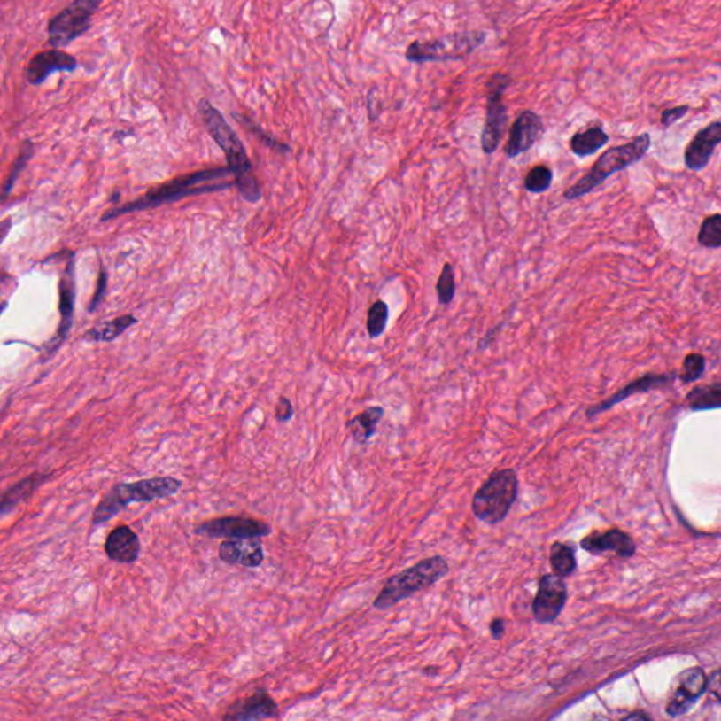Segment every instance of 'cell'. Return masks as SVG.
I'll list each match as a JSON object with an SVG mask.
<instances>
[{
  "instance_id": "25",
  "label": "cell",
  "mask_w": 721,
  "mask_h": 721,
  "mask_svg": "<svg viewBox=\"0 0 721 721\" xmlns=\"http://www.w3.org/2000/svg\"><path fill=\"white\" fill-rule=\"evenodd\" d=\"M686 403L694 412L721 409V382L694 386L686 395Z\"/></svg>"
},
{
  "instance_id": "39",
  "label": "cell",
  "mask_w": 721,
  "mask_h": 721,
  "mask_svg": "<svg viewBox=\"0 0 721 721\" xmlns=\"http://www.w3.org/2000/svg\"><path fill=\"white\" fill-rule=\"evenodd\" d=\"M708 689L721 702V668L708 678Z\"/></svg>"
},
{
  "instance_id": "9",
  "label": "cell",
  "mask_w": 721,
  "mask_h": 721,
  "mask_svg": "<svg viewBox=\"0 0 721 721\" xmlns=\"http://www.w3.org/2000/svg\"><path fill=\"white\" fill-rule=\"evenodd\" d=\"M512 76L505 73H496L489 80L486 120L481 136V147L485 154H493L498 150L508 128V113L503 95L512 85Z\"/></svg>"
},
{
  "instance_id": "18",
  "label": "cell",
  "mask_w": 721,
  "mask_h": 721,
  "mask_svg": "<svg viewBox=\"0 0 721 721\" xmlns=\"http://www.w3.org/2000/svg\"><path fill=\"white\" fill-rule=\"evenodd\" d=\"M278 704L272 699L271 694L265 691H257L250 696L234 702L231 704L224 720H267V718L278 717Z\"/></svg>"
},
{
  "instance_id": "1",
  "label": "cell",
  "mask_w": 721,
  "mask_h": 721,
  "mask_svg": "<svg viewBox=\"0 0 721 721\" xmlns=\"http://www.w3.org/2000/svg\"><path fill=\"white\" fill-rule=\"evenodd\" d=\"M198 112L209 131L210 137L223 150L231 174L236 176L238 192L247 202L257 203L261 199V190L252 174V164L248 159L243 141L230 124L227 123L221 112L207 99H200Z\"/></svg>"
},
{
  "instance_id": "26",
  "label": "cell",
  "mask_w": 721,
  "mask_h": 721,
  "mask_svg": "<svg viewBox=\"0 0 721 721\" xmlns=\"http://www.w3.org/2000/svg\"><path fill=\"white\" fill-rule=\"evenodd\" d=\"M136 323H137V319L131 316V314L117 317V319L111 320V322H106L99 329H92V330L88 331L83 337V340L93 341V343H97V341L109 343V341L116 340L117 337H120L124 331Z\"/></svg>"
},
{
  "instance_id": "4",
  "label": "cell",
  "mask_w": 721,
  "mask_h": 721,
  "mask_svg": "<svg viewBox=\"0 0 721 721\" xmlns=\"http://www.w3.org/2000/svg\"><path fill=\"white\" fill-rule=\"evenodd\" d=\"M649 148H651L649 133H642L625 144L609 148L608 151L603 152L598 161L594 162L586 175L582 176L575 185L563 192V198L567 200L584 198L585 195L591 193L592 190L605 182L606 179L610 178L616 172L623 171V169L634 166L636 162L641 161L649 151Z\"/></svg>"
},
{
  "instance_id": "33",
  "label": "cell",
  "mask_w": 721,
  "mask_h": 721,
  "mask_svg": "<svg viewBox=\"0 0 721 721\" xmlns=\"http://www.w3.org/2000/svg\"><path fill=\"white\" fill-rule=\"evenodd\" d=\"M706 369V360L701 354H687L678 375L682 384H692L701 378Z\"/></svg>"
},
{
  "instance_id": "29",
  "label": "cell",
  "mask_w": 721,
  "mask_h": 721,
  "mask_svg": "<svg viewBox=\"0 0 721 721\" xmlns=\"http://www.w3.org/2000/svg\"><path fill=\"white\" fill-rule=\"evenodd\" d=\"M697 243L702 247H721V214L716 213L706 217L697 234Z\"/></svg>"
},
{
  "instance_id": "13",
  "label": "cell",
  "mask_w": 721,
  "mask_h": 721,
  "mask_svg": "<svg viewBox=\"0 0 721 721\" xmlns=\"http://www.w3.org/2000/svg\"><path fill=\"white\" fill-rule=\"evenodd\" d=\"M708 689V678L697 666L684 671L678 677L677 687L671 696L666 711L672 717L682 716L696 703L697 699Z\"/></svg>"
},
{
  "instance_id": "16",
  "label": "cell",
  "mask_w": 721,
  "mask_h": 721,
  "mask_svg": "<svg viewBox=\"0 0 721 721\" xmlns=\"http://www.w3.org/2000/svg\"><path fill=\"white\" fill-rule=\"evenodd\" d=\"M678 375H679L678 371L663 372V374L648 372V374L642 375V376L637 378L636 381L630 382L629 385H625L624 388L616 392L615 395H611L610 398L606 399V400L599 403V405L589 407L586 412L587 417H593L599 415V413L606 412V410L610 409L613 406L620 402H624L625 399L636 395V393H644V392L654 391V389H663L666 388V386L672 385L673 381L678 378Z\"/></svg>"
},
{
  "instance_id": "34",
  "label": "cell",
  "mask_w": 721,
  "mask_h": 721,
  "mask_svg": "<svg viewBox=\"0 0 721 721\" xmlns=\"http://www.w3.org/2000/svg\"><path fill=\"white\" fill-rule=\"evenodd\" d=\"M240 120L243 121V124H244L245 128H250L251 131H252V133H255L258 138L261 137V140L264 141L265 144L268 145V147L274 148V150H276V151L279 152L291 151V148H289V145L283 144V143L275 140V138H272L271 136L265 135L264 131H262L261 128H258V126H255L254 123H251V121L248 120V119H244V117H240Z\"/></svg>"
},
{
  "instance_id": "2",
  "label": "cell",
  "mask_w": 721,
  "mask_h": 721,
  "mask_svg": "<svg viewBox=\"0 0 721 721\" xmlns=\"http://www.w3.org/2000/svg\"><path fill=\"white\" fill-rule=\"evenodd\" d=\"M230 168L227 167V168L202 169V171L192 172V174H188V175L178 176V178L172 179L169 182L162 183V185L157 186L154 190H148L145 195L141 196V198H138L135 202L128 203V205H124V206L113 207V209L107 210L106 213L100 217V221H113L116 217L123 216V214L135 213V212H141V210L154 209V207L162 206V205H167V203L183 199L186 196L205 195V193L227 190V188H231L234 183L210 182H213L216 179L230 175Z\"/></svg>"
},
{
  "instance_id": "36",
  "label": "cell",
  "mask_w": 721,
  "mask_h": 721,
  "mask_svg": "<svg viewBox=\"0 0 721 721\" xmlns=\"http://www.w3.org/2000/svg\"><path fill=\"white\" fill-rule=\"evenodd\" d=\"M106 286H107V275L106 271H105L104 267H100L99 269V278H97V291L93 293L92 300H90L89 307H88V312H95L97 309V306L102 303L104 300L105 292H106Z\"/></svg>"
},
{
  "instance_id": "3",
  "label": "cell",
  "mask_w": 721,
  "mask_h": 721,
  "mask_svg": "<svg viewBox=\"0 0 721 721\" xmlns=\"http://www.w3.org/2000/svg\"><path fill=\"white\" fill-rule=\"evenodd\" d=\"M182 481L174 477H154L136 482L114 485L93 510L92 524L100 526L128 508L131 503H151L178 493Z\"/></svg>"
},
{
  "instance_id": "38",
  "label": "cell",
  "mask_w": 721,
  "mask_h": 721,
  "mask_svg": "<svg viewBox=\"0 0 721 721\" xmlns=\"http://www.w3.org/2000/svg\"><path fill=\"white\" fill-rule=\"evenodd\" d=\"M506 322L508 320H503V323H499L495 329H492V330L488 331V334L482 338L479 343H477V350L485 351L486 348L491 347V344L496 340V337L499 336L501 330H503V327H505Z\"/></svg>"
},
{
  "instance_id": "27",
  "label": "cell",
  "mask_w": 721,
  "mask_h": 721,
  "mask_svg": "<svg viewBox=\"0 0 721 721\" xmlns=\"http://www.w3.org/2000/svg\"><path fill=\"white\" fill-rule=\"evenodd\" d=\"M550 563L554 574L558 577L565 578L574 574L577 570V556H575L574 548L568 544L555 541L551 546Z\"/></svg>"
},
{
  "instance_id": "5",
  "label": "cell",
  "mask_w": 721,
  "mask_h": 721,
  "mask_svg": "<svg viewBox=\"0 0 721 721\" xmlns=\"http://www.w3.org/2000/svg\"><path fill=\"white\" fill-rule=\"evenodd\" d=\"M448 570L450 567L444 556H430L420 561L415 567L389 578L385 586L382 587V591L375 598L374 608L378 610L392 608L399 601L410 598L412 594L433 586L448 574Z\"/></svg>"
},
{
  "instance_id": "30",
  "label": "cell",
  "mask_w": 721,
  "mask_h": 721,
  "mask_svg": "<svg viewBox=\"0 0 721 721\" xmlns=\"http://www.w3.org/2000/svg\"><path fill=\"white\" fill-rule=\"evenodd\" d=\"M33 154H35V144H33L31 141H25L23 145H21L20 154L18 155V159H14L13 164H12L11 172H9V176H7L6 182H4V199H7V196H9V193L13 190L14 183H16L21 172H23V169L27 166V162L30 161Z\"/></svg>"
},
{
  "instance_id": "40",
  "label": "cell",
  "mask_w": 721,
  "mask_h": 721,
  "mask_svg": "<svg viewBox=\"0 0 721 721\" xmlns=\"http://www.w3.org/2000/svg\"><path fill=\"white\" fill-rule=\"evenodd\" d=\"M491 629L492 637L493 640H501L505 636V620L503 618H495L489 625Z\"/></svg>"
},
{
  "instance_id": "24",
  "label": "cell",
  "mask_w": 721,
  "mask_h": 721,
  "mask_svg": "<svg viewBox=\"0 0 721 721\" xmlns=\"http://www.w3.org/2000/svg\"><path fill=\"white\" fill-rule=\"evenodd\" d=\"M385 415V410L381 406H372L357 416L348 420L347 429L351 431V436L358 444L367 443L372 436L376 434L379 422Z\"/></svg>"
},
{
  "instance_id": "6",
  "label": "cell",
  "mask_w": 721,
  "mask_h": 721,
  "mask_svg": "<svg viewBox=\"0 0 721 721\" xmlns=\"http://www.w3.org/2000/svg\"><path fill=\"white\" fill-rule=\"evenodd\" d=\"M519 495V479L510 468L489 475L472 499L475 517L488 524H498L510 512Z\"/></svg>"
},
{
  "instance_id": "8",
  "label": "cell",
  "mask_w": 721,
  "mask_h": 721,
  "mask_svg": "<svg viewBox=\"0 0 721 721\" xmlns=\"http://www.w3.org/2000/svg\"><path fill=\"white\" fill-rule=\"evenodd\" d=\"M99 7L100 0H73L64 7L47 26L49 44L52 49L66 47L88 33Z\"/></svg>"
},
{
  "instance_id": "10",
  "label": "cell",
  "mask_w": 721,
  "mask_h": 721,
  "mask_svg": "<svg viewBox=\"0 0 721 721\" xmlns=\"http://www.w3.org/2000/svg\"><path fill=\"white\" fill-rule=\"evenodd\" d=\"M271 531L268 523L245 516H224L195 527V534L210 539H262L269 536Z\"/></svg>"
},
{
  "instance_id": "7",
  "label": "cell",
  "mask_w": 721,
  "mask_h": 721,
  "mask_svg": "<svg viewBox=\"0 0 721 721\" xmlns=\"http://www.w3.org/2000/svg\"><path fill=\"white\" fill-rule=\"evenodd\" d=\"M486 37L485 31L471 30L433 40H417L406 50V59L415 64L464 59L477 51L486 42Z\"/></svg>"
},
{
  "instance_id": "11",
  "label": "cell",
  "mask_w": 721,
  "mask_h": 721,
  "mask_svg": "<svg viewBox=\"0 0 721 721\" xmlns=\"http://www.w3.org/2000/svg\"><path fill=\"white\" fill-rule=\"evenodd\" d=\"M75 265H74V252H69L68 261H66V271L59 281V322L56 336L52 337L50 343L45 345L43 360H50L57 351L61 348L62 344L68 338L69 331L73 327L74 309H75Z\"/></svg>"
},
{
  "instance_id": "41",
  "label": "cell",
  "mask_w": 721,
  "mask_h": 721,
  "mask_svg": "<svg viewBox=\"0 0 721 721\" xmlns=\"http://www.w3.org/2000/svg\"><path fill=\"white\" fill-rule=\"evenodd\" d=\"M627 720H634V718H642V720H647L648 716L644 715V713H637V715L629 716V717H625Z\"/></svg>"
},
{
  "instance_id": "19",
  "label": "cell",
  "mask_w": 721,
  "mask_h": 721,
  "mask_svg": "<svg viewBox=\"0 0 721 721\" xmlns=\"http://www.w3.org/2000/svg\"><path fill=\"white\" fill-rule=\"evenodd\" d=\"M219 558L230 565L245 568L261 567L264 547L260 539H240L223 541L219 547Z\"/></svg>"
},
{
  "instance_id": "21",
  "label": "cell",
  "mask_w": 721,
  "mask_h": 721,
  "mask_svg": "<svg viewBox=\"0 0 721 721\" xmlns=\"http://www.w3.org/2000/svg\"><path fill=\"white\" fill-rule=\"evenodd\" d=\"M581 547L587 553L603 554L611 551L624 558L636 553V544L632 541V537L617 529L605 532H592L591 536L582 539Z\"/></svg>"
},
{
  "instance_id": "14",
  "label": "cell",
  "mask_w": 721,
  "mask_h": 721,
  "mask_svg": "<svg viewBox=\"0 0 721 721\" xmlns=\"http://www.w3.org/2000/svg\"><path fill=\"white\" fill-rule=\"evenodd\" d=\"M78 59L59 49L44 50L31 57L26 68V80L30 85L40 86L56 73H74Z\"/></svg>"
},
{
  "instance_id": "15",
  "label": "cell",
  "mask_w": 721,
  "mask_h": 721,
  "mask_svg": "<svg viewBox=\"0 0 721 721\" xmlns=\"http://www.w3.org/2000/svg\"><path fill=\"white\" fill-rule=\"evenodd\" d=\"M544 135L543 119L531 111H524L513 123L505 145L508 159H516L531 150L532 145Z\"/></svg>"
},
{
  "instance_id": "22",
  "label": "cell",
  "mask_w": 721,
  "mask_h": 721,
  "mask_svg": "<svg viewBox=\"0 0 721 721\" xmlns=\"http://www.w3.org/2000/svg\"><path fill=\"white\" fill-rule=\"evenodd\" d=\"M49 477L50 474L35 472V474L23 477L18 484H14L13 486L7 489L4 496H2V501H0V512H2V516H6L7 513L12 512V508L20 505L21 501H26L28 498H31L33 493H35Z\"/></svg>"
},
{
  "instance_id": "23",
  "label": "cell",
  "mask_w": 721,
  "mask_h": 721,
  "mask_svg": "<svg viewBox=\"0 0 721 721\" xmlns=\"http://www.w3.org/2000/svg\"><path fill=\"white\" fill-rule=\"evenodd\" d=\"M609 140L610 137L601 126H592V128L578 131L572 136L570 141V151L574 152L577 157L585 159L605 147Z\"/></svg>"
},
{
  "instance_id": "12",
  "label": "cell",
  "mask_w": 721,
  "mask_h": 721,
  "mask_svg": "<svg viewBox=\"0 0 721 721\" xmlns=\"http://www.w3.org/2000/svg\"><path fill=\"white\" fill-rule=\"evenodd\" d=\"M568 589L562 577L556 574L543 575L539 579V589L532 601V617L539 624L555 622L567 605Z\"/></svg>"
},
{
  "instance_id": "28",
  "label": "cell",
  "mask_w": 721,
  "mask_h": 721,
  "mask_svg": "<svg viewBox=\"0 0 721 721\" xmlns=\"http://www.w3.org/2000/svg\"><path fill=\"white\" fill-rule=\"evenodd\" d=\"M389 307L384 300H376L368 310L367 331L369 338H378L388 326Z\"/></svg>"
},
{
  "instance_id": "37",
  "label": "cell",
  "mask_w": 721,
  "mask_h": 721,
  "mask_svg": "<svg viewBox=\"0 0 721 721\" xmlns=\"http://www.w3.org/2000/svg\"><path fill=\"white\" fill-rule=\"evenodd\" d=\"M275 417L278 422L285 423L293 417V406L288 398H279L278 405H276Z\"/></svg>"
},
{
  "instance_id": "17",
  "label": "cell",
  "mask_w": 721,
  "mask_h": 721,
  "mask_svg": "<svg viewBox=\"0 0 721 721\" xmlns=\"http://www.w3.org/2000/svg\"><path fill=\"white\" fill-rule=\"evenodd\" d=\"M721 144V121H713L697 131L691 143L685 148V167L689 171L699 172L706 168Z\"/></svg>"
},
{
  "instance_id": "20",
  "label": "cell",
  "mask_w": 721,
  "mask_h": 721,
  "mask_svg": "<svg viewBox=\"0 0 721 721\" xmlns=\"http://www.w3.org/2000/svg\"><path fill=\"white\" fill-rule=\"evenodd\" d=\"M105 553L114 562L135 563L141 553L137 532L126 524L117 526L105 541Z\"/></svg>"
},
{
  "instance_id": "35",
  "label": "cell",
  "mask_w": 721,
  "mask_h": 721,
  "mask_svg": "<svg viewBox=\"0 0 721 721\" xmlns=\"http://www.w3.org/2000/svg\"><path fill=\"white\" fill-rule=\"evenodd\" d=\"M689 111H691L689 105H679V106L665 109V111L661 113V124H663V128H670L672 124L677 123L680 119H684V117L689 113Z\"/></svg>"
},
{
  "instance_id": "31",
  "label": "cell",
  "mask_w": 721,
  "mask_h": 721,
  "mask_svg": "<svg viewBox=\"0 0 721 721\" xmlns=\"http://www.w3.org/2000/svg\"><path fill=\"white\" fill-rule=\"evenodd\" d=\"M553 171L546 166H536L530 169L524 179V188L530 193H544L553 183Z\"/></svg>"
},
{
  "instance_id": "32",
  "label": "cell",
  "mask_w": 721,
  "mask_h": 721,
  "mask_svg": "<svg viewBox=\"0 0 721 721\" xmlns=\"http://www.w3.org/2000/svg\"><path fill=\"white\" fill-rule=\"evenodd\" d=\"M437 298L440 305H450L455 298L457 286H455V274H454L453 265L446 264L441 271L440 278L437 282Z\"/></svg>"
}]
</instances>
